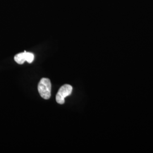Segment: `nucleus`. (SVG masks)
Segmentation results:
<instances>
[{"instance_id": "nucleus-1", "label": "nucleus", "mask_w": 153, "mask_h": 153, "mask_svg": "<svg viewBox=\"0 0 153 153\" xmlns=\"http://www.w3.org/2000/svg\"><path fill=\"white\" fill-rule=\"evenodd\" d=\"M51 83L48 78H43L38 85V91L44 99H49L51 95Z\"/></svg>"}, {"instance_id": "nucleus-2", "label": "nucleus", "mask_w": 153, "mask_h": 153, "mask_svg": "<svg viewBox=\"0 0 153 153\" xmlns=\"http://www.w3.org/2000/svg\"><path fill=\"white\" fill-rule=\"evenodd\" d=\"M73 90L71 85L66 84L61 87L56 97V102L59 104H63L65 103V98L66 97L70 95Z\"/></svg>"}, {"instance_id": "nucleus-3", "label": "nucleus", "mask_w": 153, "mask_h": 153, "mask_svg": "<svg viewBox=\"0 0 153 153\" xmlns=\"http://www.w3.org/2000/svg\"><path fill=\"white\" fill-rule=\"evenodd\" d=\"M34 60V55L32 53L24 52L16 55L14 60L19 64H23L25 61L28 63H32Z\"/></svg>"}]
</instances>
